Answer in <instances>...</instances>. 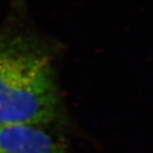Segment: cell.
I'll return each mask as SVG.
<instances>
[{
  "label": "cell",
  "instance_id": "obj_1",
  "mask_svg": "<svg viewBox=\"0 0 153 153\" xmlns=\"http://www.w3.org/2000/svg\"><path fill=\"white\" fill-rule=\"evenodd\" d=\"M64 120L51 51L33 34L0 31V126H57Z\"/></svg>",
  "mask_w": 153,
  "mask_h": 153
},
{
  "label": "cell",
  "instance_id": "obj_2",
  "mask_svg": "<svg viewBox=\"0 0 153 153\" xmlns=\"http://www.w3.org/2000/svg\"><path fill=\"white\" fill-rule=\"evenodd\" d=\"M0 153H72L53 124L0 126Z\"/></svg>",
  "mask_w": 153,
  "mask_h": 153
}]
</instances>
